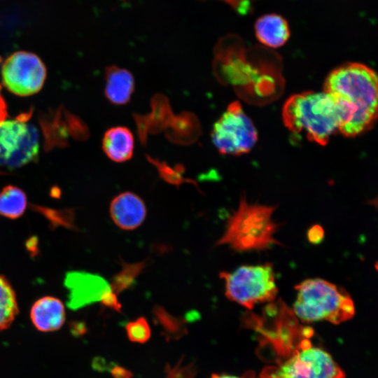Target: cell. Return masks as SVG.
Returning a JSON list of instances; mask_svg holds the SVG:
<instances>
[{
  "mask_svg": "<svg viewBox=\"0 0 378 378\" xmlns=\"http://www.w3.org/2000/svg\"><path fill=\"white\" fill-rule=\"evenodd\" d=\"M377 76L373 69L360 63L342 64L327 76L323 91L337 108L338 131L346 137L367 132L377 116Z\"/></svg>",
  "mask_w": 378,
  "mask_h": 378,
  "instance_id": "6da1fadb",
  "label": "cell"
},
{
  "mask_svg": "<svg viewBox=\"0 0 378 378\" xmlns=\"http://www.w3.org/2000/svg\"><path fill=\"white\" fill-rule=\"evenodd\" d=\"M276 206L248 203L241 197L229 216L225 231L216 245H227L240 252L260 251L281 244L275 238L279 224L273 220Z\"/></svg>",
  "mask_w": 378,
  "mask_h": 378,
  "instance_id": "7a4b0ae2",
  "label": "cell"
},
{
  "mask_svg": "<svg viewBox=\"0 0 378 378\" xmlns=\"http://www.w3.org/2000/svg\"><path fill=\"white\" fill-rule=\"evenodd\" d=\"M283 122L293 133H304L312 141L324 146L338 130L336 106L323 92H304L290 97L282 108Z\"/></svg>",
  "mask_w": 378,
  "mask_h": 378,
  "instance_id": "3957f363",
  "label": "cell"
},
{
  "mask_svg": "<svg viewBox=\"0 0 378 378\" xmlns=\"http://www.w3.org/2000/svg\"><path fill=\"white\" fill-rule=\"evenodd\" d=\"M293 313L302 322L326 321L339 324L355 314L353 300L345 289L326 280L307 279L296 285Z\"/></svg>",
  "mask_w": 378,
  "mask_h": 378,
  "instance_id": "277c9868",
  "label": "cell"
},
{
  "mask_svg": "<svg viewBox=\"0 0 378 378\" xmlns=\"http://www.w3.org/2000/svg\"><path fill=\"white\" fill-rule=\"evenodd\" d=\"M220 277L224 281L226 297L248 309L276 298L278 288L271 263L242 265L232 272H221Z\"/></svg>",
  "mask_w": 378,
  "mask_h": 378,
  "instance_id": "5b68a950",
  "label": "cell"
},
{
  "mask_svg": "<svg viewBox=\"0 0 378 378\" xmlns=\"http://www.w3.org/2000/svg\"><path fill=\"white\" fill-rule=\"evenodd\" d=\"M296 350L278 366L266 368L260 378H344L345 374L326 351L313 347L304 340Z\"/></svg>",
  "mask_w": 378,
  "mask_h": 378,
  "instance_id": "8992f818",
  "label": "cell"
},
{
  "mask_svg": "<svg viewBox=\"0 0 378 378\" xmlns=\"http://www.w3.org/2000/svg\"><path fill=\"white\" fill-rule=\"evenodd\" d=\"M30 114L0 123V166L15 169L36 160L39 151L37 129L28 122Z\"/></svg>",
  "mask_w": 378,
  "mask_h": 378,
  "instance_id": "52a82bcc",
  "label": "cell"
},
{
  "mask_svg": "<svg viewBox=\"0 0 378 378\" xmlns=\"http://www.w3.org/2000/svg\"><path fill=\"white\" fill-rule=\"evenodd\" d=\"M211 139L221 154L239 155L253 148L258 133L240 103L233 102L214 125Z\"/></svg>",
  "mask_w": 378,
  "mask_h": 378,
  "instance_id": "ba28073f",
  "label": "cell"
},
{
  "mask_svg": "<svg viewBox=\"0 0 378 378\" xmlns=\"http://www.w3.org/2000/svg\"><path fill=\"white\" fill-rule=\"evenodd\" d=\"M46 78V68L41 58L27 51H18L4 61L1 81L10 92L22 97L37 93Z\"/></svg>",
  "mask_w": 378,
  "mask_h": 378,
  "instance_id": "9c48e42d",
  "label": "cell"
},
{
  "mask_svg": "<svg viewBox=\"0 0 378 378\" xmlns=\"http://www.w3.org/2000/svg\"><path fill=\"white\" fill-rule=\"evenodd\" d=\"M65 285L69 290V307L78 309L102 300L111 288L103 278L86 272H69Z\"/></svg>",
  "mask_w": 378,
  "mask_h": 378,
  "instance_id": "30bf717a",
  "label": "cell"
},
{
  "mask_svg": "<svg viewBox=\"0 0 378 378\" xmlns=\"http://www.w3.org/2000/svg\"><path fill=\"white\" fill-rule=\"evenodd\" d=\"M109 212L118 227L125 230H132L139 227L145 220L146 207L139 196L125 192L113 199Z\"/></svg>",
  "mask_w": 378,
  "mask_h": 378,
  "instance_id": "8fae6325",
  "label": "cell"
},
{
  "mask_svg": "<svg viewBox=\"0 0 378 378\" xmlns=\"http://www.w3.org/2000/svg\"><path fill=\"white\" fill-rule=\"evenodd\" d=\"M151 112L146 115L134 114L139 139L145 145L148 134H158L168 127L173 116L168 99L162 94H155L150 100Z\"/></svg>",
  "mask_w": 378,
  "mask_h": 378,
  "instance_id": "7c38bea8",
  "label": "cell"
},
{
  "mask_svg": "<svg viewBox=\"0 0 378 378\" xmlns=\"http://www.w3.org/2000/svg\"><path fill=\"white\" fill-rule=\"evenodd\" d=\"M63 302L52 296H44L37 300L30 310V318L34 327L43 332L59 330L65 321Z\"/></svg>",
  "mask_w": 378,
  "mask_h": 378,
  "instance_id": "4fadbf2b",
  "label": "cell"
},
{
  "mask_svg": "<svg viewBox=\"0 0 378 378\" xmlns=\"http://www.w3.org/2000/svg\"><path fill=\"white\" fill-rule=\"evenodd\" d=\"M104 93L108 101L116 105L127 104L134 88V80L130 71L116 66L106 69Z\"/></svg>",
  "mask_w": 378,
  "mask_h": 378,
  "instance_id": "5bb4252c",
  "label": "cell"
},
{
  "mask_svg": "<svg viewBox=\"0 0 378 378\" xmlns=\"http://www.w3.org/2000/svg\"><path fill=\"white\" fill-rule=\"evenodd\" d=\"M134 145L132 133L128 128L122 126L108 129L102 141L104 153L115 162L129 160L133 155Z\"/></svg>",
  "mask_w": 378,
  "mask_h": 378,
  "instance_id": "9a60e30c",
  "label": "cell"
},
{
  "mask_svg": "<svg viewBox=\"0 0 378 378\" xmlns=\"http://www.w3.org/2000/svg\"><path fill=\"white\" fill-rule=\"evenodd\" d=\"M255 32L258 41L270 48L282 46L290 36L286 20L276 14L265 15L258 19Z\"/></svg>",
  "mask_w": 378,
  "mask_h": 378,
  "instance_id": "2e32d148",
  "label": "cell"
},
{
  "mask_svg": "<svg viewBox=\"0 0 378 378\" xmlns=\"http://www.w3.org/2000/svg\"><path fill=\"white\" fill-rule=\"evenodd\" d=\"M164 132L170 142L180 145L194 144L202 133L197 116L187 111L174 115Z\"/></svg>",
  "mask_w": 378,
  "mask_h": 378,
  "instance_id": "e0dca14e",
  "label": "cell"
},
{
  "mask_svg": "<svg viewBox=\"0 0 378 378\" xmlns=\"http://www.w3.org/2000/svg\"><path fill=\"white\" fill-rule=\"evenodd\" d=\"M27 198L20 188L8 185L0 192V215L16 219L22 216L27 208Z\"/></svg>",
  "mask_w": 378,
  "mask_h": 378,
  "instance_id": "ac0fdd59",
  "label": "cell"
},
{
  "mask_svg": "<svg viewBox=\"0 0 378 378\" xmlns=\"http://www.w3.org/2000/svg\"><path fill=\"white\" fill-rule=\"evenodd\" d=\"M18 312L15 293L9 281L0 274V331L10 326Z\"/></svg>",
  "mask_w": 378,
  "mask_h": 378,
  "instance_id": "d6986e66",
  "label": "cell"
},
{
  "mask_svg": "<svg viewBox=\"0 0 378 378\" xmlns=\"http://www.w3.org/2000/svg\"><path fill=\"white\" fill-rule=\"evenodd\" d=\"M154 315L162 328L163 333L167 339H178L187 333L186 321L182 318L170 315L160 307L155 308Z\"/></svg>",
  "mask_w": 378,
  "mask_h": 378,
  "instance_id": "ffe728a7",
  "label": "cell"
},
{
  "mask_svg": "<svg viewBox=\"0 0 378 378\" xmlns=\"http://www.w3.org/2000/svg\"><path fill=\"white\" fill-rule=\"evenodd\" d=\"M146 158L148 162L156 167L160 176L166 182L177 186H179L183 183H190L197 187V184L193 180L184 177L183 173L185 170L183 165L177 164L172 167L165 162H161L149 155H146Z\"/></svg>",
  "mask_w": 378,
  "mask_h": 378,
  "instance_id": "44dd1931",
  "label": "cell"
},
{
  "mask_svg": "<svg viewBox=\"0 0 378 378\" xmlns=\"http://www.w3.org/2000/svg\"><path fill=\"white\" fill-rule=\"evenodd\" d=\"M145 267V261L132 264L123 263L121 271L114 276L110 284L112 291L118 295L128 288Z\"/></svg>",
  "mask_w": 378,
  "mask_h": 378,
  "instance_id": "7402d4cb",
  "label": "cell"
},
{
  "mask_svg": "<svg viewBox=\"0 0 378 378\" xmlns=\"http://www.w3.org/2000/svg\"><path fill=\"white\" fill-rule=\"evenodd\" d=\"M127 335L133 342L144 343L150 337V328L144 317H139L128 323L125 327Z\"/></svg>",
  "mask_w": 378,
  "mask_h": 378,
  "instance_id": "603a6c76",
  "label": "cell"
},
{
  "mask_svg": "<svg viewBox=\"0 0 378 378\" xmlns=\"http://www.w3.org/2000/svg\"><path fill=\"white\" fill-rule=\"evenodd\" d=\"M181 361L174 368H167L165 378H193L196 373L195 367L192 364L181 366Z\"/></svg>",
  "mask_w": 378,
  "mask_h": 378,
  "instance_id": "cb8c5ba5",
  "label": "cell"
},
{
  "mask_svg": "<svg viewBox=\"0 0 378 378\" xmlns=\"http://www.w3.org/2000/svg\"><path fill=\"white\" fill-rule=\"evenodd\" d=\"M323 234V230L320 225L312 226L308 231V239L313 244H318L322 241Z\"/></svg>",
  "mask_w": 378,
  "mask_h": 378,
  "instance_id": "d4e9b609",
  "label": "cell"
},
{
  "mask_svg": "<svg viewBox=\"0 0 378 378\" xmlns=\"http://www.w3.org/2000/svg\"><path fill=\"white\" fill-rule=\"evenodd\" d=\"M111 372L113 378H132V377L130 371L118 365H114Z\"/></svg>",
  "mask_w": 378,
  "mask_h": 378,
  "instance_id": "484cf974",
  "label": "cell"
},
{
  "mask_svg": "<svg viewBox=\"0 0 378 378\" xmlns=\"http://www.w3.org/2000/svg\"><path fill=\"white\" fill-rule=\"evenodd\" d=\"M1 89V87H0ZM7 116V107L3 97L0 92V123H1Z\"/></svg>",
  "mask_w": 378,
  "mask_h": 378,
  "instance_id": "4316f807",
  "label": "cell"
},
{
  "mask_svg": "<svg viewBox=\"0 0 378 378\" xmlns=\"http://www.w3.org/2000/svg\"><path fill=\"white\" fill-rule=\"evenodd\" d=\"M211 378H254V376L252 374V373H246L242 377H235L232 375L229 374H213L211 377Z\"/></svg>",
  "mask_w": 378,
  "mask_h": 378,
  "instance_id": "83f0119b",
  "label": "cell"
}]
</instances>
